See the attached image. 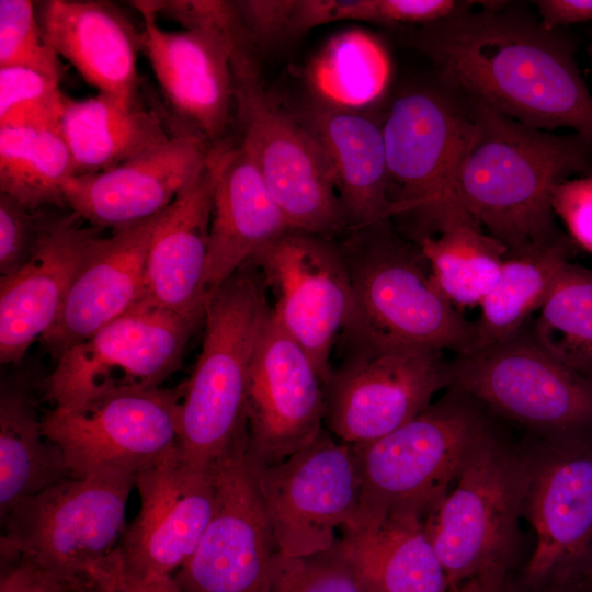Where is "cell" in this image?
I'll return each instance as SVG.
<instances>
[{"label":"cell","mask_w":592,"mask_h":592,"mask_svg":"<svg viewBox=\"0 0 592 592\" xmlns=\"http://www.w3.org/2000/svg\"><path fill=\"white\" fill-rule=\"evenodd\" d=\"M485 3L420 26L410 39L441 82L467 99L536 129L569 128L592 145V93L573 42L526 12Z\"/></svg>","instance_id":"obj_1"},{"label":"cell","mask_w":592,"mask_h":592,"mask_svg":"<svg viewBox=\"0 0 592 592\" xmlns=\"http://www.w3.org/2000/svg\"><path fill=\"white\" fill-rule=\"evenodd\" d=\"M473 103L479 128L456 179L457 201L506 254L559 240L565 234L556 223L553 190L592 169V145Z\"/></svg>","instance_id":"obj_2"},{"label":"cell","mask_w":592,"mask_h":592,"mask_svg":"<svg viewBox=\"0 0 592 592\" xmlns=\"http://www.w3.org/2000/svg\"><path fill=\"white\" fill-rule=\"evenodd\" d=\"M340 244L351 303L338 337L343 361L403 351H470L474 322L435 286L419 247L392 220L349 231Z\"/></svg>","instance_id":"obj_3"},{"label":"cell","mask_w":592,"mask_h":592,"mask_svg":"<svg viewBox=\"0 0 592 592\" xmlns=\"http://www.w3.org/2000/svg\"><path fill=\"white\" fill-rule=\"evenodd\" d=\"M261 271L241 266L208 297L203 345L179 414L178 448L200 469L212 467L247 430V390L257 341L272 307Z\"/></svg>","instance_id":"obj_4"},{"label":"cell","mask_w":592,"mask_h":592,"mask_svg":"<svg viewBox=\"0 0 592 592\" xmlns=\"http://www.w3.org/2000/svg\"><path fill=\"white\" fill-rule=\"evenodd\" d=\"M473 101L443 82L409 89L382 124L392 219L412 242L436 234L464 212L456 179L478 134Z\"/></svg>","instance_id":"obj_5"},{"label":"cell","mask_w":592,"mask_h":592,"mask_svg":"<svg viewBox=\"0 0 592 592\" xmlns=\"http://www.w3.org/2000/svg\"><path fill=\"white\" fill-rule=\"evenodd\" d=\"M473 397L447 394L389 434L351 444L361 496L356 512L410 510L425 516L491 431Z\"/></svg>","instance_id":"obj_6"},{"label":"cell","mask_w":592,"mask_h":592,"mask_svg":"<svg viewBox=\"0 0 592 592\" xmlns=\"http://www.w3.org/2000/svg\"><path fill=\"white\" fill-rule=\"evenodd\" d=\"M526 455L490 431L447 493L426 513V535L449 589L485 574L508 573L522 516Z\"/></svg>","instance_id":"obj_7"},{"label":"cell","mask_w":592,"mask_h":592,"mask_svg":"<svg viewBox=\"0 0 592 592\" xmlns=\"http://www.w3.org/2000/svg\"><path fill=\"white\" fill-rule=\"evenodd\" d=\"M547 441L592 439V382L534 338L527 323L511 337L448 361V386Z\"/></svg>","instance_id":"obj_8"},{"label":"cell","mask_w":592,"mask_h":592,"mask_svg":"<svg viewBox=\"0 0 592 592\" xmlns=\"http://www.w3.org/2000/svg\"><path fill=\"white\" fill-rule=\"evenodd\" d=\"M135 477L103 468L20 501L4 519L1 560L26 557L89 591V570L115 548Z\"/></svg>","instance_id":"obj_9"},{"label":"cell","mask_w":592,"mask_h":592,"mask_svg":"<svg viewBox=\"0 0 592 592\" xmlns=\"http://www.w3.org/2000/svg\"><path fill=\"white\" fill-rule=\"evenodd\" d=\"M240 146L291 228L332 238L346 230L330 160L314 135L263 88L234 78Z\"/></svg>","instance_id":"obj_10"},{"label":"cell","mask_w":592,"mask_h":592,"mask_svg":"<svg viewBox=\"0 0 592 592\" xmlns=\"http://www.w3.org/2000/svg\"><path fill=\"white\" fill-rule=\"evenodd\" d=\"M522 515L536 533L521 592H579L592 557V439L526 455Z\"/></svg>","instance_id":"obj_11"},{"label":"cell","mask_w":592,"mask_h":592,"mask_svg":"<svg viewBox=\"0 0 592 592\" xmlns=\"http://www.w3.org/2000/svg\"><path fill=\"white\" fill-rule=\"evenodd\" d=\"M185 380L174 388L121 391L75 406H56L42 419L72 478L116 468L136 477L178 447Z\"/></svg>","instance_id":"obj_12"},{"label":"cell","mask_w":592,"mask_h":592,"mask_svg":"<svg viewBox=\"0 0 592 592\" xmlns=\"http://www.w3.org/2000/svg\"><path fill=\"white\" fill-rule=\"evenodd\" d=\"M196 322L139 301L67 350L45 382L56 406L160 387L181 366Z\"/></svg>","instance_id":"obj_13"},{"label":"cell","mask_w":592,"mask_h":592,"mask_svg":"<svg viewBox=\"0 0 592 592\" xmlns=\"http://www.w3.org/2000/svg\"><path fill=\"white\" fill-rule=\"evenodd\" d=\"M253 466L277 551L307 557L332 549L337 530L353 520L360 503L352 445L322 430L283 462L260 466L253 460Z\"/></svg>","instance_id":"obj_14"},{"label":"cell","mask_w":592,"mask_h":592,"mask_svg":"<svg viewBox=\"0 0 592 592\" xmlns=\"http://www.w3.org/2000/svg\"><path fill=\"white\" fill-rule=\"evenodd\" d=\"M216 502L194 554L173 577L183 592H269L277 551L248 434L212 467Z\"/></svg>","instance_id":"obj_15"},{"label":"cell","mask_w":592,"mask_h":592,"mask_svg":"<svg viewBox=\"0 0 592 592\" xmlns=\"http://www.w3.org/2000/svg\"><path fill=\"white\" fill-rule=\"evenodd\" d=\"M251 263L274 295V318L307 353L326 386L332 375L331 350L351 303V281L340 244L292 228L267 243Z\"/></svg>","instance_id":"obj_16"},{"label":"cell","mask_w":592,"mask_h":592,"mask_svg":"<svg viewBox=\"0 0 592 592\" xmlns=\"http://www.w3.org/2000/svg\"><path fill=\"white\" fill-rule=\"evenodd\" d=\"M325 414V386L316 367L271 309L249 372L250 456L260 466L283 462L318 437Z\"/></svg>","instance_id":"obj_17"},{"label":"cell","mask_w":592,"mask_h":592,"mask_svg":"<svg viewBox=\"0 0 592 592\" xmlns=\"http://www.w3.org/2000/svg\"><path fill=\"white\" fill-rule=\"evenodd\" d=\"M447 386L443 351L345 360L325 386V423L348 444L372 442L415 418Z\"/></svg>","instance_id":"obj_18"},{"label":"cell","mask_w":592,"mask_h":592,"mask_svg":"<svg viewBox=\"0 0 592 592\" xmlns=\"http://www.w3.org/2000/svg\"><path fill=\"white\" fill-rule=\"evenodd\" d=\"M140 509L117 546L125 567L143 578L171 576L194 554L212 520L213 470L187 464L177 447L135 477Z\"/></svg>","instance_id":"obj_19"},{"label":"cell","mask_w":592,"mask_h":592,"mask_svg":"<svg viewBox=\"0 0 592 592\" xmlns=\"http://www.w3.org/2000/svg\"><path fill=\"white\" fill-rule=\"evenodd\" d=\"M132 3L144 21L141 52L161 88L170 119L212 146L229 139L236 93L227 45L200 30H163L148 1Z\"/></svg>","instance_id":"obj_20"},{"label":"cell","mask_w":592,"mask_h":592,"mask_svg":"<svg viewBox=\"0 0 592 592\" xmlns=\"http://www.w3.org/2000/svg\"><path fill=\"white\" fill-rule=\"evenodd\" d=\"M214 147L192 132H175L161 146L111 170L70 178L66 206L102 230L129 228L167 208L202 172Z\"/></svg>","instance_id":"obj_21"},{"label":"cell","mask_w":592,"mask_h":592,"mask_svg":"<svg viewBox=\"0 0 592 592\" xmlns=\"http://www.w3.org/2000/svg\"><path fill=\"white\" fill-rule=\"evenodd\" d=\"M237 146L230 139L215 146L202 172L160 213L147 254L140 301L196 323L204 320L208 299L204 272L214 196Z\"/></svg>","instance_id":"obj_22"},{"label":"cell","mask_w":592,"mask_h":592,"mask_svg":"<svg viewBox=\"0 0 592 592\" xmlns=\"http://www.w3.org/2000/svg\"><path fill=\"white\" fill-rule=\"evenodd\" d=\"M77 214L58 213L31 259L0 278V362L19 364L29 346L56 323L64 303L102 229Z\"/></svg>","instance_id":"obj_23"},{"label":"cell","mask_w":592,"mask_h":592,"mask_svg":"<svg viewBox=\"0 0 592 592\" xmlns=\"http://www.w3.org/2000/svg\"><path fill=\"white\" fill-rule=\"evenodd\" d=\"M160 213L93 242L56 323L41 339L56 361L143 299L147 254Z\"/></svg>","instance_id":"obj_24"},{"label":"cell","mask_w":592,"mask_h":592,"mask_svg":"<svg viewBox=\"0 0 592 592\" xmlns=\"http://www.w3.org/2000/svg\"><path fill=\"white\" fill-rule=\"evenodd\" d=\"M44 37L100 93L139 98L141 32L113 3L49 0L36 10Z\"/></svg>","instance_id":"obj_25"},{"label":"cell","mask_w":592,"mask_h":592,"mask_svg":"<svg viewBox=\"0 0 592 592\" xmlns=\"http://www.w3.org/2000/svg\"><path fill=\"white\" fill-rule=\"evenodd\" d=\"M342 533L335 548L361 592L451 591L420 513L356 512Z\"/></svg>","instance_id":"obj_26"},{"label":"cell","mask_w":592,"mask_h":592,"mask_svg":"<svg viewBox=\"0 0 592 592\" xmlns=\"http://www.w3.org/2000/svg\"><path fill=\"white\" fill-rule=\"evenodd\" d=\"M297 118L330 160L346 230L391 220L382 124L363 111L318 102L305 106Z\"/></svg>","instance_id":"obj_27"},{"label":"cell","mask_w":592,"mask_h":592,"mask_svg":"<svg viewBox=\"0 0 592 592\" xmlns=\"http://www.w3.org/2000/svg\"><path fill=\"white\" fill-rule=\"evenodd\" d=\"M288 229L258 168L238 144L215 191L204 272L207 296Z\"/></svg>","instance_id":"obj_28"},{"label":"cell","mask_w":592,"mask_h":592,"mask_svg":"<svg viewBox=\"0 0 592 592\" xmlns=\"http://www.w3.org/2000/svg\"><path fill=\"white\" fill-rule=\"evenodd\" d=\"M60 133L76 175L111 170L167 143L172 132L168 116L146 106L140 96L125 100L98 93L66 99Z\"/></svg>","instance_id":"obj_29"},{"label":"cell","mask_w":592,"mask_h":592,"mask_svg":"<svg viewBox=\"0 0 592 592\" xmlns=\"http://www.w3.org/2000/svg\"><path fill=\"white\" fill-rule=\"evenodd\" d=\"M72 478L60 448L43 431L32 391L22 383L0 395V514L22 500Z\"/></svg>","instance_id":"obj_30"},{"label":"cell","mask_w":592,"mask_h":592,"mask_svg":"<svg viewBox=\"0 0 592 592\" xmlns=\"http://www.w3.org/2000/svg\"><path fill=\"white\" fill-rule=\"evenodd\" d=\"M571 242L565 235L553 243L506 254L496 284L479 305L470 351L502 341L527 323L569 262Z\"/></svg>","instance_id":"obj_31"},{"label":"cell","mask_w":592,"mask_h":592,"mask_svg":"<svg viewBox=\"0 0 592 592\" xmlns=\"http://www.w3.org/2000/svg\"><path fill=\"white\" fill-rule=\"evenodd\" d=\"M414 243L429 264L435 286L460 312L479 307L496 284L508 253L467 212Z\"/></svg>","instance_id":"obj_32"},{"label":"cell","mask_w":592,"mask_h":592,"mask_svg":"<svg viewBox=\"0 0 592 592\" xmlns=\"http://www.w3.org/2000/svg\"><path fill=\"white\" fill-rule=\"evenodd\" d=\"M76 175L61 134L0 127V193L31 209L66 206L65 185Z\"/></svg>","instance_id":"obj_33"},{"label":"cell","mask_w":592,"mask_h":592,"mask_svg":"<svg viewBox=\"0 0 592 592\" xmlns=\"http://www.w3.org/2000/svg\"><path fill=\"white\" fill-rule=\"evenodd\" d=\"M531 330L547 352L592 382V269L567 262Z\"/></svg>","instance_id":"obj_34"},{"label":"cell","mask_w":592,"mask_h":592,"mask_svg":"<svg viewBox=\"0 0 592 592\" xmlns=\"http://www.w3.org/2000/svg\"><path fill=\"white\" fill-rule=\"evenodd\" d=\"M389 76L385 50L363 32L331 38L309 68L318 103L361 111L384 91Z\"/></svg>","instance_id":"obj_35"},{"label":"cell","mask_w":592,"mask_h":592,"mask_svg":"<svg viewBox=\"0 0 592 592\" xmlns=\"http://www.w3.org/2000/svg\"><path fill=\"white\" fill-rule=\"evenodd\" d=\"M67 96L59 81L22 67L0 68V127L60 133Z\"/></svg>","instance_id":"obj_36"},{"label":"cell","mask_w":592,"mask_h":592,"mask_svg":"<svg viewBox=\"0 0 592 592\" xmlns=\"http://www.w3.org/2000/svg\"><path fill=\"white\" fill-rule=\"evenodd\" d=\"M156 14L180 23L183 29L200 30L219 37L228 47L232 70L259 66L257 50L235 1L168 0L149 1Z\"/></svg>","instance_id":"obj_37"},{"label":"cell","mask_w":592,"mask_h":592,"mask_svg":"<svg viewBox=\"0 0 592 592\" xmlns=\"http://www.w3.org/2000/svg\"><path fill=\"white\" fill-rule=\"evenodd\" d=\"M22 67L60 81L65 67L41 30L35 4L0 1V68Z\"/></svg>","instance_id":"obj_38"},{"label":"cell","mask_w":592,"mask_h":592,"mask_svg":"<svg viewBox=\"0 0 592 592\" xmlns=\"http://www.w3.org/2000/svg\"><path fill=\"white\" fill-rule=\"evenodd\" d=\"M269 592H361L335 546L307 557L272 558Z\"/></svg>","instance_id":"obj_39"},{"label":"cell","mask_w":592,"mask_h":592,"mask_svg":"<svg viewBox=\"0 0 592 592\" xmlns=\"http://www.w3.org/2000/svg\"><path fill=\"white\" fill-rule=\"evenodd\" d=\"M57 213L31 209L18 200L0 193V273L19 271L33 255Z\"/></svg>","instance_id":"obj_40"},{"label":"cell","mask_w":592,"mask_h":592,"mask_svg":"<svg viewBox=\"0 0 592 592\" xmlns=\"http://www.w3.org/2000/svg\"><path fill=\"white\" fill-rule=\"evenodd\" d=\"M463 0H360L358 21L425 26L471 9Z\"/></svg>","instance_id":"obj_41"},{"label":"cell","mask_w":592,"mask_h":592,"mask_svg":"<svg viewBox=\"0 0 592 592\" xmlns=\"http://www.w3.org/2000/svg\"><path fill=\"white\" fill-rule=\"evenodd\" d=\"M297 0L235 1L238 13L255 47L267 48L296 35Z\"/></svg>","instance_id":"obj_42"},{"label":"cell","mask_w":592,"mask_h":592,"mask_svg":"<svg viewBox=\"0 0 592 592\" xmlns=\"http://www.w3.org/2000/svg\"><path fill=\"white\" fill-rule=\"evenodd\" d=\"M551 204L570 240L592 254V175L557 184L553 190Z\"/></svg>","instance_id":"obj_43"},{"label":"cell","mask_w":592,"mask_h":592,"mask_svg":"<svg viewBox=\"0 0 592 592\" xmlns=\"http://www.w3.org/2000/svg\"><path fill=\"white\" fill-rule=\"evenodd\" d=\"M88 592H183L172 576L143 578L124 565L118 547L88 572Z\"/></svg>","instance_id":"obj_44"},{"label":"cell","mask_w":592,"mask_h":592,"mask_svg":"<svg viewBox=\"0 0 592 592\" xmlns=\"http://www.w3.org/2000/svg\"><path fill=\"white\" fill-rule=\"evenodd\" d=\"M1 576L0 592H87L37 561L16 557Z\"/></svg>","instance_id":"obj_45"},{"label":"cell","mask_w":592,"mask_h":592,"mask_svg":"<svg viewBox=\"0 0 592 592\" xmlns=\"http://www.w3.org/2000/svg\"><path fill=\"white\" fill-rule=\"evenodd\" d=\"M534 4L548 29L592 21V0H537Z\"/></svg>","instance_id":"obj_46"},{"label":"cell","mask_w":592,"mask_h":592,"mask_svg":"<svg viewBox=\"0 0 592 592\" xmlns=\"http://www.w3.org/2000/svg\"><path fill=\"white\" fill-rule=\"evenodd\" d=\"M451 592H521L512 587L508 580V573H492L473 578Z\"/></svg>","instance_id":"obj_47"},{"label":"cell","mask_w":592,"mask_h":592,"mask_svg":"<svg viewBox=\"0 0 592 592\" xmlns=\"http://www.w3.org/2000/svg\"><path fill=\"white\" fill-rule=\"evenodd\" d=\"M579 592H592V557L584 571Z\"/></svg>","instance_id":"obj_48"},{"label":"cell","mask_w":592,"mask_h":592,"mask_svg":"<svg viewBox=\"0 0 592 592\" xmlns=\"http://www.w3.org/2000/svg\"><path fill=\"white\" fill-rule=\"evenodd\" d=\"M588 56L590 58V61L592 64V43L587 48Z\"/></svg>","instance_id":"obj_49"},{"label":"cell","mask_w":592,"mask_h":592,"mask_svg":"<svg viewBox=\"0 0 592 592\" xmlns=\"http://www.w3.org/2000/svg\"><path fill=\"white\" fill-rule=\"evenodd\" d=\"M451 592V591H449Z\"/></svg>","instance_id":"obj_50"}]
</instances>
